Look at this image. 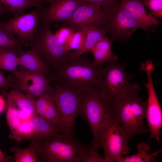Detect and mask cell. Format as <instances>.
I'll list each match as a JSON object with an SVG mask.
<instances>
[{"label": "cell", "instance_id": "cell-13", "mask_svg": "<svg viewBox=\"0 0 162 162\" xmlns=\"http://www.w3.org/2000/svg\"><path fill=\"white\" fill-rule=\"evenodd\" d=\"M103 10L101 5L84 2L74 11L71 17L62 23L75 31L102 24Z\"/></svg>", "mask_w": 162, "mask_h": 162}, {"label": "cell", "instance_id": "cell-11", "mask_svg": "<svg viewBox=\"0 0 162 162\" xmlns=\"http://www.w3.org/2000/svg\"><path fill=\"white\" fill-rule=\"evenodd\" d=\"M12 73V89L22 92L34 99L50 89V81L44 74L30 71L21 66Z\"/></svg>", "mask_w": 162, "mask_h": 162}, {"label": "cell", "instance_id": "cell-31", "mask_svg": "<svg viewBox=\"0 0 162 162\" xmlns=\"http://www.w3.org/2000/svg\"><path fill=\"white\" fill-rule=\"evenodd\" d=\"M13 77V75H10L6 78L4 73L0 71V88L3 91L6 92L9 87H11Z\"/></svg>", "mask_w": 162, "mask_h": 162}, {"label": "cell", "instance_id": "cell-7", "mask_svg": "<svg viewBox=\"0 0 162 162\" xmlns=\"http://www.w3.org/2000/svg\"><path fill=\"white\" fill-rule=\"evenodd\" d=\"M101 25L111 35L112 41L124 42L140 27L130 14L122 5L120 0L102 7Z\"/></svg>", "mask_w": 162, "mask_h": 162}, {"label": "cell", "instance_id": "cell-1", "mask_svg": "<svg viewBox=\"0 0 162 162\" xmlns=\"http://www.w3.org/2000/svg\"><path fill=\"white\" fill-rule=\"evenodd\" d=\"M105 66L95 64L84 54L69 59L48 76L50 82L82 92L100 90Z\"/></svg>", "mask_w": 162, "mask_h": 162}, {"label": "cell", "instance_id": "cell-17", "mask_svg": "<svg viewBox=\"0 0 162 162\" xmlns=\"http://www.w3.org/2000/svg\"><path fill=\"white\" fill-rule=\"evenodd\" d=\"M107 33L102 26H91L86 28L85 36L82 46L78 50L71 52L70 59L90 52L99 41L106 37Z\"/></svg>", "mask_w": 162, "mask_h": 162}, {"label": "cell", "instance_id": "cell-35", "mask_svg": "<svg viewBox=\"0 0 162 162\" xmlns=\"http://www.w3.org/2000/svg\"><path fill=\"white\" fill-rule=\"evenodd\" d=\"M38 0L40 3H41L42 2H48L50 3L53 0Z\"/></svg>", "mask_w": 162, "mask_h": 162}, {"label": "cell", "instance_id": "cell-29", "mask_svg": "<svg viewBox=\"0 0 162 162\" xmlns=\"http://www.w3.org/2000/svg\"><path fill=\"white\" fill-rule=\"evenodd\" d=\"M143 3L155 17L162 19V0H143Z\"/></svg>", "mask_w": 162, "mask_h": 162}, {"label": "cell", "instance_id": "cell-27", "mask_svg": "<svg viewBox=\"0 0 162 162\" xmlns=\"http://www.w3.org/2000/svg\"><path fill=\"white\" fill-rule=\"evenodd\" d=\"M75 31L69 27L63 26L54 33L59 43L64 48L73 33Z\"/></svg>", "mask_w": 162, "mask_h": 162}, {"label": "cell", "instance_id": "cell-5", "mask_svg": "<svg viewBox=\"0 0 162 162\" xmlns=\"http://www.w3.org/2000/svg\"><path fill=\"white\" fill-rule=\"evenodd\" d=\"M80 114L91 131L93 139L91 144L98 146L97 139L99 131L115 119L111 103L100 90L84 92Z\"/></svg>", "mask_w": 162, "mask_h": 162}, {"label": "cell", "instance_id": "cell-8", "mask_svg": "<svg viewBox=\"0 0 162 162\" xmlns=\"http://www.w3.org/2000/svg\"><path fill=\"white\" fill-rule=\"evenodd\" d=\"M121 126L115 119L99 131L97 143L104 152L105 162H120L123 155L129 153V142Z\"/></svg>", "mask_w": 162, "mask_h": 162}, {"label": "cell", "instance_id": "cell-21", "mask_svg": "<svg viewBox=\"0 0 162 162\" xmlns=\"http://www.w3.org/2000/svg\"><path fill=\"white\" fill-rule=\"evenodd\" d=\"M137 152L131 155L123 156L120 162H154L157 156L162 152V148L151 154H149L150 146L146 143L141 142L137 146Z\"/></svg>", "mask_w": 162, "mask_h": 162}, {"label": "cell", "instance_id": "cell-19", "mask_svg": "<svg viewBox=\"0 0 162 162\" xmlns=\"http://www.w3.org/2000/svg\"><path fill=\"white\" fill-rule=\"evenodd\" d=\"M112 40L105 37L99 41L90 52L93 56V62L96 64L101 66L112 60H118V57L112 52Z\"/></svg>", "mask_w": 162, "mask_h": 162}, {"label": "cell", "instance_id": "cell-18", "mask_svg": "<svg viewBox=\"0 0 162 162\" xmlns=\"http://www.w3.org/2000/svg\"><path fill=\"white\" fill-rule=\"evenodd\" d=\"M41 4L38 0H0V15L9 14L16 17L24 14L27 9Z\"/></svg>", "mask_w": 162, "mask_h": 162}, {"label": "cell", "instance_id": "cell-26", "mask_svg": "<svg viewBox=\"0 0 162 162\" xmlns=\"http://www.w3.org/2000/svg\"><path fill=\"white\" fill-rule=\"evenodd\" d=\"M85 33L86 28L75 31L66 45L65 49L68 51L79 49L83 44Z\"/></svg>", "mask_w": 162, "mask_h": 162}, {"label": "cell", "instance_id": "cell-6", "mask_svg": "<svg viewBox=\"0 0 162 162\" xmlns=\"http://www.w3.org/2000/svg\"><path fill=\"white\" fill-rule=\"evenodd\" d=\"M51 25L41 21L31 46L47 67L54 70L70 59L71 52L59 43Z\"/></svg>", "mask_w": 162, "mask_h": 162}, {"label": "cell", "instance_id": "cell-12", "mask_svg": "<svg viewBox=\"0 0 162 162\" xmlns=\"http://www.w3.org/2000/svg\"><path fill=\"white\" fill-rule=\"evenodd\" d=\"M154 70V67L149 65L144 67L142 70L147 77V81L144 84L148 93L145 118L148 122L150 138L159 142L161 134L162 112L152 80V73Z\"/></svg>", "mask_w": 162, "mask_h": 162}, {"label": "cell", "instance_id": "cell-10", "mask_svg": "<svg viewBox=\"0 0 162 162\" xmlns=\"http://www.w3.org/2000/svg\"><path fill=\"white\" fill-rule=\"evenodd\" d=\"M43 8L41 4L31 12L14 17L0 24L4 29L16 36L23 45L31 46L41 21Z\"/></svg>", "mask_w": 162, "mask_h": 162}, {"label": "cell", "instance_id": "cell-28", "mask_svg": "<svg viewBox=\"0 0 162 162\" xmlns=\"http://www.w3.org/2000/svg\"><path fill=\"white\" fill-rule=\"evenodd\" d=\"M50 98L48 92H45L35 99V115L43 118L45 109Z\"/></svg>", "mask_w": 162, "mask_h": 162}, {"label": "cell", "instance_id": "cell-22", "mask_svg": "<svg viewBox=\"0 0 162 162\" xmlns=\"http://www.w3.org/2000/svg\"><path fill=\"white\" fill-rule=\"evenodd\" d=\"M10 149L14 154L15 162L40 161L36 147L33 141H32L29 146L25 148L21 149L16 146H13Z\"/></svg>", "mask_w": 162, "mask_h": 162}, {"label": "cell", "instance_id": "cell-9", "mask_svg": "<svg viewBox=\"0 0 162 162\" xmlns=\"http://www.w3.org/2000/svg\"><path fill=\"white\" fill-rule=\"evenodd\" d=\"M105 64L100 91L111 103L129 90L133 84L130 83L132 76L127 71L125 62L119 63L112 60Z\"/></svg>", "mask_w": 162, "mask_h": 162}, {"label": "cell", "instance_id": "cell-34", "mask_svg": "<svg viewBox=\"0 0 162 162\" xmlns=\"http://www.w3.org/2000/svg\"><path fill=\"white\" fill-rule=\"evenodd\" d=\"M10 158L9 157H6L0 149V162H9Z\"/></svg>", "mask_w": 162, "mask_h": 162}, {"label": "cell", "instance_id": "cell-3", "mask_svg": "<svg viewBox=\"0 0 162 162\" xmlns=\"http://www.w3.org/2000/svg\"><path fill=\"white\" fill-rule=\"evenodd\" d=\"M32 141L40 161L45 162H84L89 146L82 143L74 134L62 132Z\"/></svg>", "mask_w": 162, "mask_h": 162}, {"label": "cell", "instance_id": "cell-14", "mask_svg": "<svg viewBox=\"0 0 162 162\" xmlns=\"http://www.w3.org/2000/svg\"><path fill=\"white\" fill-rule=\"evenodd\" d=\"M83 2L82 0H53L48 7L43 8L41 21L51 25L62 22L68 20Z\"/></svg>", "mask_w": 162, "mask_h": 162}, {"label": "cell", "instance_id": "cell-33", "mask_svg": "<svg viewBox=\"0 0 162 162\" xmlns=\"http://www.w3.org/2000/svg\"><path fill=\"white\" fill-rule=\"evenodd\" d=\"M6 101L3 96L0 94V114L6 109Z\"/></svg>", "mask_w": 162, "mask_h": 162}, {"label": "cell", "instance_id": "cell-15", "mask_svg": "<svg viewBox=\"0 0 162 162\" xmlns=\"http://www.w3.org/2000/svg\"><path fill=\"white\" fill-rule=\"evenodd\" d=\"M123 7L135 20L140 28L146 32H154L158 25L161 24L156 18L148 11L143 0H120Z\"/></svg>", "mask_w": 162, "mask_h": 162}, {"label": "cell", "instance_id": "cell-20", "mask_svg": "<svg viewBox=\"0 0 162 162\" xmlns=\"http://www.w3.org/2000/svg\"><path fill=\"white\" fill-rule=\"evenodd\" d=\"M3 96L9 98L20 110L30 114H35V99L21 91L12 89L7 92L3 91Z\"/></svg>", "mask_w": 162, "mask_h": 162}, {"label": "cell", "instance_id": "cell-25", "mask_svg": "<svg viewBox=\"0 0 162 162\" xmlns=\"http://www.w3.org/2000/svg\"><path fill=\"white\" fill-rule=\"evenodd\" d=\"M43 118L50 124L60 129L62 131V119L51 98L45 109Z\"/></svg>", "mask_w": 162, "mask_h": 162}, {"label": "cell", "instance_id": "cell-32", "mask_svg": "<svg viewBox=\"0 0 162 162\" xmlns=\"http://www.w3.org/2000/svg\"><path fill=\"white\" fill-rule=\"evenodd\" d=\"M117 0H82L84 2L100 5L102 7L108 5Z\"/></svg>", "mask_w": 162, "mask_h": 162}, {"label": "cell", "instance_id": "cell-4", "mask_svg": "<svg viewBox=\"0 0 162 162\" xmlns=\"http://www.w3.org/2000/svg\"><path fill=\"white\" fill-rule=\"evenodd\" d=\"M47 92L61 118L62 132L74 134L75 122L80 113L84 92L56 83Z\"/></svg>", "mask_w": 162, "mask_h": 162}, {"label": "cell", "instance_id": "cell-30", "mask_svg": "<svg viewBox=\"0 0 162 162\" xmlns=\"http://www.w3.org/2000/svg\"><path fill=\"white\" fill-rule=\"evenodd\" d=\"M100 149L97 145L93 144L89 145L84 162H105L104 158L100 157L99 155Z\"/></svg>", "mask_w": 162, "mask_h": 162}, {"label": "cell", "instance_id": "cell-16", "mask_svg": "<svg viewBox=\"0 0 162 162\" xmlns=\"http://www.w3.org/2000/svg\"><path fill=\"white\" fill-rule=\"evenodd\" d=\"M19 66L30 71L39 73L47 76L50 74V69L37 52L32 48L23 51L18 55Z\"/></svg>", "mask_w": 162, "mask_h": 162}, {"label": "cell", "instance_id": "cell-2", "mask_svg": "<svg viewBox=\"0 0 162 162\" xmlns=\"http://www.w3.org/2000/svg\"><path fill=\"white\" fill-rule=\"evenodd\" d=\"M141 88L137 83L128 91L111 102L114 119L123 129L129 142L136 135L149 132L143 124L146 101L138 95Z\"/></svg>", "mask_w": 162, "mask_h": 162}, {"label": "cell", "instance_id": "cell-24", "mask_svg": "<svg viewBox=\"0 0 162 162\" xmlns=\"http://www.w3.org/2000/svg\"><path fill=\"white\" fill-rule=\"evenodd\" d=\"M18 54L14 51L0 49V69L12 72L19 66Z\"/></svg>", "mask_w": 162, "mask_h": 162}, {"label": "cell", "instance_id": "cell-23", "mask_svg": "<svg viewBox=\"0 0 162 162\" xmlns=\"http://www.w3.org/2000/svg\"><path fill=\"white\" fill-rule=\"evenodd\" d=\"M22 45L13 34L4 29L0 24V49L11 50L18 55L23 51Z\"/></svg>", "mask_w": 162, "mask_h": 162}]
</instances>
